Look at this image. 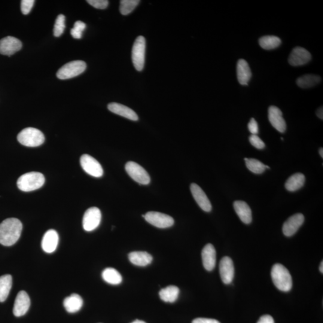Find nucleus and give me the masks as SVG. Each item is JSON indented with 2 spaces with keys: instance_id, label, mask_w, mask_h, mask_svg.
<instances>
[{
  "instance_id": "f257e3e1",
  "label": "nucleus",
  "mask_w": 323,
  "mask_h": 323,
  "mask_svg": "<svg viewBox=\"0 0 323 323\" xmlns=\"http://www.w3.org/2000/svg\"><path fill=\"white\" fill-rule=\"evenodd\" d=\"M22 230V224L16 218L6 219L0 224V244L12 246L20 239Z\"/></svg>"
},
{
  "instance_id": "f03ea898",
  "label": "nucleus",
  "mask_w": 323,
  "mask_h": 323,
  "mask_svg": "<svg viewBox=\"0 0 323 323\" xmlns=\"http://www.w3.org/2000/svg\"><path fill=\"white\" fill-rule=\"evenodd\" d=\"M271 277L276 287L280 291L287 292L291 290L292 278L288 270L282 264H274L271 270Z\"/></svg>"
},
{
  "instance_id": "7ed1b4c3",
  "label": "nucleus",
  "mask_w": 323,
  "mask_h": 323,
  "mask_svg": "<svg viewBox=\"0 0 323 323\" xmlns=\"http://www.w3.org/2000/svg\"><path fill=\"white\" fill-rule=\"evenodd\" d=\"M45 178L42 174L30 172L21 176L17 182L18 188L23 192L38 190L44 184Z\"/></svg>"
},
{
  "instance_id": "20e7f679",
  "label": "nucleus",
  "mask_w": 323,
  "mask_h": 323,
  "mask_svg": "<svg viewBox=\"0 0 323 323\" xmlns=\"http://www.w3.org/2000/svg\"><path fill=\"white\" fill-rule=\"evenodd\" d=\"M17 138L21 144L32 148L38 147L45 141L44 134L42 131L34 128H26L20 131Z\"/></svg>"
},
{
  "instance_id": "39448f33",
  "label": "nucleus",
  "mask_w": 323,
  "mask_h": 323,
  "mask_svg": "<svg viewBox=\"0 0 323 323\" xmlns=\"http://www.w3.org/2000/svg\"><path fill=\"white\" fill-rule=\"evenodd\" d=\"M86 68L83 60H73L63 66L57 72V78L60 80L72 78L82 74Z\"/></svg>"
},
{
  "instance_id": "423d86ee",
  "label": "nucleus",
  "mask_w": 323,
  "mask_h": 323,
  "mask_svg": "<svg viewBox=\"0 0 323 323\" xmlns=\"http://www.w3.org/2000/svg\"><path fill=\"white\" fill-rule=\"evenodd\" d=\"M146 46L145 38L138 36L134 42L132 50V63L137 71L141 72L144 68Z\"/></svg>"
},
{
  "instance_id": "0eeeda50",
  "label": "nucleus",
  "mask_w": 323,
  "mask_h": 323,
  "mask_svg": "<svg viewBox=\"0 0 323 323\" xmlns=\"http://www.w3.org/2000/svg\"><path fill=\"white\" fill-rule=\"evenodd\" d=\"M126 170L128 175L134 181L142 184H150V178L147 170L139 164L130 161L126 164Z\"/></svg>"
},
{
  "instance_id": "6e6552de",
  "label": "nucleus",
  "mask_w": 323,
  "mask_h": 323,
  "mask_svg": "<svg viewBox=\"0 0 323 323\" xmlns=\"http://www.w3.org/2000/svg\"><path fill=\"white\" fill-rule=\"evenodd\" d=\"M142 217L148 223L159 228H170L174 224V220L170 216L159 212H148Z\"/></svg>"
},
{
  "instance_id": "1a4fd4ad",
  "label": "nucleus",
  "mask_w": 323,
  "mask_h": 323,
  "mask_svg": "<svg viewBox=\"0 0 323 323\" xmlns=\"http://www.w3.org/2000/svg\"><path fill=\"white\" fill-rule=\"evenodd\" d=\"M80 164L82 168L88 174L95 176V178H100L103 175V169L100 164L89 154H83L80 158Z\"/></svg>"
},
{
  "instance_id": "9d476101",
  "label": "nucleus",
  "mask_w": 323,
  "mask_h": 323,
  "mask_svg": "<svg viewBox=\"0 0 323 323\" xmlns=\"http://www.w3.org/2000/svg\"><path fill=\"white\" fill-rule=\"evenodd\" d=\"M102 220V212L97 207H91L85 212L83 218V227L85 230L90 232L98 227Z\"/></svg>"
},
{
  "instance_id": "9b49d317",
  "label": "nucleus",
  "mask_w": 323,
  "mask_h": 323,
  "mask_svg": "<svg viewBox=\"0 0 323 323\" xmlns=\"http://www.w3.org/2000/svg\"><path fill=\"white\" fill-rule=\"evenodd\" d=\"M22 42L14 36H8L0 40V54L11 56L21 50Z\"/></svg>"
},
{
  "instance_id": "f8f14e48",
  "label": "nucleus",
  "mask_w": 323,
  "mask_h": 323,
  "mask_svg": "<svg viewBox=\"0 0 323 323\" xmlns=\"http://www.w3.org/2000/svg\"><path fill=\"white\" fill-rule=\"evenodd\" d=\"M312 60V54L306 48L296 47L294 48L288 58V62L292 66L306 64Z\"/></svg>"
},
{
  "instance_id": "ddd939ff",
  "label": "nucleus",
  "mask_w": 323,
  "mask_h": 323,
  "mask_svg": "<svg viewBox=\"0 0 323 323\" xmlns=\"http://www.w3.org/2000/svg\"><path fill=\"white\" fill-rule=\"evenodd\" d=\"M304 220V216L298 213L289 218L282 226V232L286 236L290 237L296 233L303 224Z\"/></svg>"
},
{
  "instance_id": "4468645a",
  "label": "nucleus",
  "mask_w": 323,
  "mask_h": 323,
  "mask_svg": "<svg viewBox=\"0 0 323 323\" xmlns=\"http://www.w3.org/2000/svg\"><path fill=\"white\" fill-rule=\"evenodd\" d=\"M268 118L274 128L280 132L284 133L286 130V121L282 117V112L276 106H270L268 109Z\"/></svg>"
},
{
  "instance_id": "2eb2a0df",
  "label": "nucleus",
  "mask_w": 323,
  "mask_h": 323,
  "mask_svg": "<svg viewBox=\"0 0 323 323\" xmlns=\"http://www.w3.org/2000/svg\"><path fill=\"white\" fill-rule=\"evenodd\" d=\"M31 304V301L28 294L25 291H20L18 294L14 301L13 310L14 316L20 318L28 312Z\"/></svg>"
},
{
  "instance_id": "dca6fc26",
  "label": "nucleus",
  "mask_w": 323,
  "mask_h": 323,
  "mask_svg": "<svg viewBox=\"0 0 323 323\" xmlns=\"http://www.w3.org/2000/svg\"><path fill=\"white\" fill-rule=\"evenodd\" d=\"M219 270L222 282L224 284H230L234 277V270L232 260L228 256L222 258Z\"/></svg>"
},
{
  "instance_id": "f3484780",
  "label": "nucleus",
  "mask_w": 323,
  "mask_h": 323,
  "mask_svg": "<svg viewBox=\"0 0 323 323\" xmlns=\"http://www.w3.org/2000/svg\"><path fill=\"white\" fill-rule=\"evenodd\" d=\"M192 194L198 206L206 212H210L212 210V204L205 192L199 186L192 184L190 185Z\"/></svg>"
},
{
  "instance_id": "a211bd4d",
  "label": "nucleus",
  "mask_w": 323,
  "mask_h": 323,
  "mask_svg": "<svg viewBox=\"0 0 323 323\" xmlns=\"http://www.w3.org/2000/svg\"><path fill=\"white\" fill-rule=\"evenodd\" d=\"M58 242L59 236L57 232L54 230H48L42 238V248L47 254H52L56 250Z\"/></svg>"
},
{
  "instance_id": "6ab92c4d",
  "label": "nucleus",
  "mask_w": 323,
  "mask_h": 323,
  "mask_svg": "<svg viewBox=\"0 0 323 323\" xmlns=\"http://www.w3.org/2000/svg\"><path fill=\"white\" fill-rule=\"evenodd\" d=\"M202 259L204 267L208 271L214 270L216 263V252L212 244L204 246L202 251Z\"/></svg>"
},
{
  "instance_id": "aec40b11",
  "label": "nucleus",
  "mask_w": 323,
  "mask_h": 323,
  "mask_svg": "<svg viewBox=\"0 0 323 323\" xmlns=\"http://www.w3.org/2000/svg\"><path fill=\"white\" fill-rule=\"evenodd\" d=\"M110 111L128 120L136 121L138 120V115L136 112L128 106L116 102H112L108 105Z\"/></svg>"
},
{
  "instance_id": "412c9836",
  "label": "nucleus",
  "mask_w": 323,
  "mask_h": 323,
  "mask_svg": "<svg viewBox=\"0 0 323 323\" xmlns=\"http://www.w3.org/2000/svg\"><path fill=\"white\" fill-rule=\"evenodd\" d=\"M234 211L244 224H248L252 222L250 207L244 201L236 200L234 203Z\"/></svg>"
},
{
  "instance_id": "4be33fe9",
  "label": "nucleus",
  "mask_w": 323,
  "mask_h": 323,
  "mask_svg": "<svg viewBox=\"0 0 323 323\" xmlns=\"http://www.w3.org/2000/svg\"><path fill=\"white\" fill-rule=\"evenodd\" d=\"M236 72L239 83L242 85H248L252 78V72L246 60L240 59L238 62Z\"/></svg>"
},
{
  "instance_id": "5701e85b",
  "label": "nucleus",
  "mask_w": 323,
  "mask_h": 323,
  "mask_svg": "<svg viewBox=\"0 0 323 323\" xmlns=\"http://www.w3.org/2000/svg\"><path fill=\"white\" fill-rule=\"evenodd\" d=\"M128 258L131 263L138 266H148L153 261V257L146 252H131Z\"/></svg>"
},
{
  "instance_id": "b1692460",
  "label": "nucleus",
  "mask_w": 323,
  "mask_h": 323,
  "mask_svg": "<svg viewBox=\"0 0 323 323\" xmlns=\"http://www.w3.org/2000/svg\"><path fill=\"white\" fill-rule=\"evenodd\" d=\"M84 301L80 296L72 294L67 297L64 300V306L66 312L69 313H75L78 312L83 306Z\"/></svg>"
},
{
  "instance_id": "393cba45",
  "label": "nucleus",
  "mask_w": 323,
  "mask_h": 323,
  "mask_svg": "<svg viewBox=\"0 0 323 323\" xmlns=\"http://www.w3.org/2000/svg\"><path fill=\"white\" fill-rule=\"evenodd\" d=\"M306 182V176L302 173H296L288 179L285 188L289 192H295L304 186Z\"/></svg>"
},
{
  "instance_id": "a878e982",
  "label": "nucleus",
  "mask_w": 323,
  "mask_h": 323,
  "mask_svg": "<svg viewBox=\"0 0 323 323\" xmlns=\"http://www.w3.org/2000/svg\"><path fill=\"white\" fill-rule=\"evenodd\" d=\"M180 292L179 288L174 286H170L162 289L160 296L166 302L173 303L178 300Z\"/></svg>"
},
{
  "instance_id": "bb28decb",
  "label": "nucleus",
  "mask_w": 323,
  "mask_h": 323,
  "mask_svg": "<svg viewBox=\"0 0 323 323\" xmlns=\"http://www.w3.org/2000/svg\"><path fill=\"white\" fill-rule=\"evenodd\" d=\"M102 276L106 282L112 285H118L122 282L120 274L112 268H108L104 270Z\"/></svg>"
},
{
  "instance_id": "cd10ccee",
  "label": "nucleus",
  "mask_w": 323,
  "mask_h": 323,
  "mask_svg": "<svg viewBox=\"0 0 323 323\" xmlns=\"http://www.w3.org/2000/svg\"><path fill=\"white\" fill-rule=\"evenodd\" d=\"M12 286V276L4 275L0 276V302H3L8 297Z\"/></svg>"
},
{
  "instance_id": "c85d7f7f",
  "label": "nucleus",
  "mask_w": 323,
  "mask_h": 323,
  "mask_svg": "<svg viewBox=\"0 0 323 323\" xmlns=\"http://www.w3.org/2000/svg\"><path fill=\"white\" fill-rule=\"evenodd\" d=\"M322 80L319 76L314 74H306L298 78L296 84L301 88H310L316 86Z\"/></svg>"
},
{
  "instance_id": "c756f323",
  "label": "nucleus",
  "mask_w": 323,
  "mask_h": 323,
  "mask_svg": "<svg viewBox=\"0 0 323 323\" xmlns=\"http://www.w3.org/2000/svg\"><path fill=\"white\" fill-rule=\"evenodd\" d=\"M261 48L265 50H272L278 48L282 44L281 40L278 36H262L258 40Z\"/></svg>"
},
{
  "instance_id": "7c9ffc66",
  "label": "nucleus",
  "mask_w": 323,
  "mask_h": 323,
  "mask_svg": "<svg viewBox=\"0 0 323 323\" xmlns=\"http://www.w3.org/2000/svg\"><path fill=\"white\" fill-rule=\"evenodd\" d=\"M246 168L250 170L251 172L257 174H260L264 172L266 170L265 164L261 162L260 160L255 159H248L246 161Z\"/></svg>"
},
{
  "instance_id": "2f4dec72",
  "label": "nucleus",
  "mask_w": 323,
  "mask_h": 323,
  "mask_svg": "<svg viewBox=\"0 0 323 323\" xmlns=\"http://www.w3.org/2000/svg\"><path fill=\"white\" fill-rule=\"evenodd\" d=\"M138 0H122L120 12L122 14L127 15L131 13L139 4Z\"/></svg>"
},
{
  "instance_id": "473e14b6",
  "label": "nucleus",
  "mask_w": 323,
  "mask_h": 323,
  "mask_svg": "<svg viewBox=\"0 0 323 323\" xmlns=\"http://www.w3.org/2000/svg\"><path fill=\"white\" fill-rule=\"evenodd\" d=\"M65 22L66 17L64 15H58V16L56 18V24H54V36L58 38V36H60L62 34L66 28Z\"/></svg>"
},
{
  "instance_id": "72a5a7b5",
  "label": "nucleus",
  "mask_w": 323,
  "mask_h": 323,
  "mask_svg": "<svg viewBox=\"0 0 323 323\" xmlns=\"http://www.w3.org/2000/svg\"><path fill=\"white\" fill-rule=\"evenodd\" d=\"M86 24L78 20L74 24V27L71 30V34L73 38L76 39H80L82 36V33L86 28Z\"/></svg>"
},
{
  "instance_id": "f704fd0d",
  "label": "nucleus",
  "mask_w": 323,
  "mask_h": 323,
  "mask_svg": "<svg viewBox=\"0 0 323 323\" xmlns=\"http://www.w3.org/2000/svg\"><path fill=\"white\" fill-rule=\"evenodd\" d=\"M34 0H22L21 1V11L24 14H28L34 4Z\"/></svg>"
},
{
  "instance_id": "c9c22d12",
  "label": "nucleus",
  "mask_w": 323,
  "mask_h": 323,
  "mask_svg": "<svg viewBox=\"0 0 323 323\" xmlns=\"http://www.w3.org/2000/svg\"><path fill=\"white\" fill-rule=\"evenodd\" d=\"M249 141L256 148L263 149L265 147L264 142L257 135H252L249 137Z\"/></svg>"
},
{
  "instance_id": "e433bc0d",
  "label": "nucleus",
  "mask_w": 323,
  "mask_h": 323,
  "mask_svg": "<svg viewBox=\"0 0 323 323\" xmlns=\"http://www.w3.org/2000/svg\"><path fill=\"white\" fill-rule=\"evenodd\" d=\"M87 2L94 8L98 9L106 8L108 5V1L106 0H88Z\"/></svg>"
},
{
  "instance_id": "4c0bfd02",
  "label": "nucleus",
  "mask_w": 323,
  "mask_h": 323,
  "mask_svg": "<svg viewBox=\"0 0 323 323\" xmlns=\"http://www.w3.org/2000/svg\"><path fill=\"white\" fill-rule=\"evenodd\" d=\"M248 128L250 132L252 135H257L258 132V126L256 121L254 118H252L248 124Z\"/></svg>"
},
{
  "instance_id": "58836bf2",
  "label": "nucleus",
  "mask_w": 323,
  "mask_h": 323,
  "mask_svg": "<svg viewBox=\"0 0 323 323\" xmlns=\"http://www.w3.org/2000/svg\"><path fill=\"white\" fill-rule=\"evenodd\" d=\"M192 323H220L216 320L206 318H198L194 319Z\"/></svg>"
},
{
  "instance_id": "ea45409f",
  "label": "nucleus",
  "mask_w": 323,
  "mask_h": 323,
  "mask_svg": "<svg viewBox=\"0 0 323 323\" xmlns=\"http://www.w3.org/2000/svg\"><path fill=\"white\" fill-rule=\"evenodd\" d=\"M257 323H275L274 318L270 315L262 316Z\"/></svg>"
},
{
  "instance_id": "a19ab883",
  "label": "nucleus",
  "mask_w": 323,
  "mask_h": 323,
  "mask_svg": "<svg viewBox=\"0 0 323 323\" xmlns=\"http://www.w3.org/2000/svg\"><path fill=\"white\" fill-rule=\"evenodd\" d=\"M316 115H318V116L320 118H321L322 120H323V109H322V108H318V110L316 111Z\"/></svg>"
},
{
  "instance_id": "79ce46f5",
  "label": "nucleus",
  "mask_w": 323,
  "mask_h": 323,
  "mask_svg": "<svg viewBox=\"0 0 323 323\" xmlns=\"http://www.w3.org/2000/svg\"><path fill=\"white\" fill-rule=\"evenodd\" d=\"M320 271L321 273H323V262L322 261L321 262L320 266Z\"/></svg>"
},
{
  "instance_id": "37998d69",
  "label": "nucleus",
  "mask_w": 323,
  "mask_h": 323,
  "mask_svg": "<svg viewBox=\"0 0 323 323\" xmlns=\"http://www.w3.org/2000/svg\"><path fill=\"white\" fill-rule=\"evenodd\" d=\"M319 154H320L321 157L323 158V148H320Z\"/></svg>"
},
{
  "instance_id": "c03bdc74",
  "label": "nucleus",
  "mask_w": 323,
  "mask_h": 323,
  "mask_svg": "<svg viewBox=\"0 0 323 323\" xmlns=\"http://www.w3.org/2000/svg\"><path fill=\"white\" fill-rule=\"evenodd\" d=\"M131 323H146V322L143 321L138 320H136Z\"/></svg>"
},
{
  "instance_id": "a18cd8bd",
  "label": "nucleus",
  "mask_w": 323,
  "mask_h": 323,
  "mask_svg": "<svg viewBox=\"0 0 323 323\" xmlns=\"http://www.w3.org/2000/svg\"><path fill=\"white\" fill-rule=\"evenodd\" d=\"M265 167H266V168H268V169H270V166H265Z\"/></svg>"
}]
</instances>
